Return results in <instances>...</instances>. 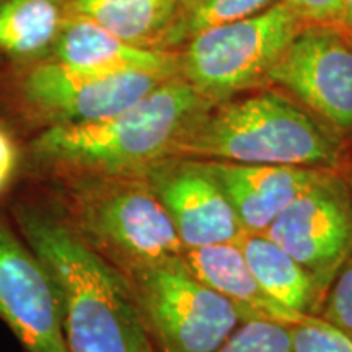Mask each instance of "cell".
Segmentation results:
<instances>
[{
	"label": "cell",
	"instance_id": "obj_19",
	"mask_svg": "<svg viewBox=\"0 0 352 352\" xmlns=\"http://www.w3.org/2000/svg\"><path fill=\"white\" fill-rule=\"evenodd\" d=\"M217 352H294L289 324L243 320Z\"/></svg>",
	"mask_w": 352,
	"mask_h": 352
},
{
	"label": "cell",
	"instance_id": "obj_25",
	"mask_svg": "<svg viewBox=\"0 0 352 352\" xmlns=\"http://www.w3.org/2000/svg\"><path fill=\"white\" fill-rule=\"evenodd\" d=\"M344 175L347 178V182H349V186H351V191H352V155L349 153V158H347V164L344 166Z\"/></svg>",
	"mask_w": 352,
	"mask_h": 352
},
{
	"label": "cell",
	"instance_id": "obj_3",
	"mask_svg": "<svg viewBox=\"0 0 352 352\" xmlns=\"http://www.w3.org/2000/svg\"><path fill=\"white\" fill-rule=\"evenodd\" d=\"M290 95L259 90L212 104L176 155L252 165L344 170L349 147Z\"/></svg>",
	"mask_w": 352,
	"mask_h": 352
},
{
	"label": "cell",
	"instance_id": "obj_16",
	"mask_svg": "<svg viewBox=\"0 0 352 352\" xmlns=\"http://www.w3.org/2000/svg\"><path fill=\"white\" fill-rule=\"evenodd\" d=\"M182 0H69V12L135 46L165 50Z\"/></svg>",
	"mask_w": 352,
	"mask_h": 352
},
{
	"label": "cell",
	"instance_id": "obj_27",
	"mask_svg": "<svg viewBox=\"0 0 352 352\" xmlns=\"http://www.w3.org/2000/svg\"><path fill=\"white\" fill-rule=\"evenodd\" d=\"M186 2H189V0H182V3H183V6H184V3H186Z\"/></svg>",
	"mask_w": 352,
	"mask_h": 352
},
{
	"label": "cell",
	"instance_id": "obj_20",
	"mask_svg": "<svg viewBox=\"0 0 352 352\" xmlns=\"http://www.w3.org/2000/svg\"><path fill=\"white\" fill-rule=\"evenodd\" d=\"M294 352H352V338L318 315L290 327Z\"/></svg>",
	"mask_w": 352,
	"mask_h": 352
},
{
	"label": "cell",
	"instance_id": "obj_22",
	"mask_svg": "<svg viewBox=\"0 0 352 352\" xmlns=\"http://www.w3.org/2000/svg\"><path fill=\"white\" fill-rule=\"evenodd\" d=\"M307 25L338 26L341 0H283Z\"/></svg>",
	"mask_w": 352,
	"mask_h": 352
},
{
	"label": "cell",
	"instance_id": "obj_17",
	"mask_svg": "<svg viewBox=\"0 0 352 352\" xmlns=\"http://www.w3.org/2000/svg\"><path fill=\"white\" fill-rule=\"evenodd\" d=\"M69 13V0H0V52L19 60L46 59Z\"/></svg>",
	"mask_w": 352,
	"mask_h": 352
},
{
	"label": "cell",
	"instance_id": "obj_11",
	"mask_svg": "<svg viewBox=\"0 0 352 352\" xmlns=\"http://www.w3.org/2000/svg\"><path fill=\"white\" fill-rule=\"evenodd\" d=\"M184 250L239 241L245 235L227 196L197 158L175 155L144 175Z\"/></svg>",
	"mask_w": 352,
	"mask_h": 352
},
{
	"label": "cell",
	"instance_id": "obj_18",
	"mask_svg": "<svg viewBox=\"0 0 352 352\" xmlns=\"http://www.w3.org/2000/svg\"><path fill=\"white\" fill-rule=\"evenodd\" d=\"M279 0H189L182 6L171 26L165 50L178 52L183 44L202 30L258 15Z\"/></svg>",
	"mask_w": 352,
	"mask_h": 352
},
{
	"label": "cell",
	"instance_id": "obj_4",
	"mask_svg": "<svg viewBox=\"0 0 352 352\" xmlns=\"http://www.w3.org/2000/svg\"><path fill=\"white\" fill-rule=\"evenodd\" d=\"M44 182L54 192L60 217L124 276L184 254L144 176L74 175Z\"/></svg>",
	"mask_w": 352,
	"mask_h": 352
},
{
	"label": "cell",
	"instance_id": "obj_26",
	"mask_svg": "<svg viewBox=\"0 0 352 352\" xmlns=\"http://www.w3.org/2000/svg\"><path fill=\"white\" fill-rule=\"evenodd\" d=\"M340 28H341V26H340ZM341 30H342V32H344L346 36L352 41V26H347V28H341Z\"/></svg>",
	"mask_w": 352,
	"mask_h": 352
},
{
	"label": "cell",
	"instance_id": "obj_15",
	"mask_svg": "<svg viewBox=\"0 0 352 352\" xmlns=\"http://www.w3.org/2000/svg\"><path fill=\"white\" fill-rule=\"evenodd\" d=\"M239 245L248 267L267 296L300 318L318 315L323 292L284 248L266 233H245Z\"/></svg>",
	"mask_w": 352,
	"mask_h": 352
},
{
	"label": "cell",
	"instance_id": "obj_23",
	"mask_svg": "<svg viewBox=\"0 0 352 352\" xmlns=\"http://www.w3.org/2000/svg\"><path fill=\"white\" fill-rule=\"evenodd\" d=\"M21 152L15 138L7 127L0 126V196L10 188L19 173Z\"/></svg>",
	"mask_w": 352,
	"mask_h": 352
},
{
	"label": "cell",
	"instance_id": "obj_12",
	"mask_svg": "<svg viewBox=\"0 0 352 352\" xmlns=\"http://www.w3.org/2000/svg\"><path fill=\"white\" fill-rule=\"evenodd\" d=\"M201 162L227 196L245 233L266 232L296 197L324 171L302 166Z\"/></svg>",
	"mask_w": 352,
	"mask_h": 352
},
{
	"label": "cell",
	"instance_id": "obj_10",
	"mask_svg": "<svg viewBox=\"0 0 352 352\" xmlns=\"http://www.w3.org/2000/svg\"><path fill=\"white\" fill-rule=\"evenodd\" d=\"M0 318L26 352L65 351L54 283L36 253L0 220Z\"/></svg>",
	"mask_w": 352,
	"mask_h": 352
},
{
	"label": "cell",
	"instance_id": "obj_2",
	"mask_svg": "<svg viewBox=\"0 0 352 352\" xmlns=\"http://www.w3.org/2000/svg\"><path fill=\"white\" fill-rule=\"evenodd\" d=\"M182 76L104 120L44 127L26 155L41 179L74 175L144 176L176 148L212 107Z\"/></svg>",
	"mask_w": 352,
	"mask_h": 352
},
{
	"label": "cell",
	"instance_id": "obj_5",
	"mask_svg": "<svg viewBox=\"0 0 352 352\" xmlns=\"http://www.w3.org/2000/svg\"><path fill=\"white\" fill-rule=\"evenodd\" d=\"M303 26L279 0L258 15L202 30L178 51L179 76L214 104L258 90Z\"/></svg>",
	"mask_w": 352,
	"mask_h": 352
},
{
	"label": "cell",
	"instance_id": "obj_14",
	"mask_svg": "<svg viewBox=\"0 0 352 352\" xmlns=\"http://www.w3.org/2000/svg\"><path fill=\"white\" fill-rule=\"evenodd\" d=\"M184 263L197 279L232 303L243 320H267L289 324L300 316L266 294L241 253L239 241L184 250Z\"/></svg>",
	"mask_w": 352,
	"mask_h": 352
},
{
	"label": "cell",
	"instance_id": "obj_6",
	"mask_svg": "<svg viewBox=\"0 0 352 352\" xmlns=\"http://www.w3.org/2000/svg\"><path fill=\"white\" fill-rule=\"evenodd\" d=\"M126 277L157 352H217L243 321L230 302L192 274L183 256Z\"/></svg>",
	"mask_w": 352,
	"mask_h": 352
},
{
	"label": "cell",
	"instance_id": "obj_7",
	"mask_svg": "<svg viewBox=\"0 0 352 352\" xmlns=\"http://www.w3.org/2000/svg\"><path fill=\"white\" fill-rule=\"evenodd\" d=\"M173 77L153 74H100L46 59L21 70L13 83L19 109L38 126L82 124L132 107Z\"/></svg>",
	"mask_w": 352,
	"mask_h": 352
},
{
	"label": "cell",
	"instance_id": "obj_9",
	"mask_svg": "<svg viewBox=\"0 0 352 352\" xmlns=\"http://www.w3.org/2000/svg\"><path fill=\"white\" fill-rule=\"evenodd\" d=\"M267 85L283 88L352 144V41L340 26H303L271 70Z\"/></svg>",
	"mask_w": 352,
	"mask_h": 352
},
{
	"label": "cell",
	"instance_id": "obj_13",
	"mask_svg": "<svg viewBox=\"0 0 352 352\" xmlns=\"http://www.w3.org/2000/svg\"><path fill=\"white\" fill-rule=\"evenodd\" d=\"M50 57L90 72L179 76L178 52L135 46L74 13H69Z\"/></svg>",
	"mask_w": 352,
	"mask_h": 352
},
{
	"label": "cell",
	"instance_id": "obj_1",
	"mask_svg": "<svg viewBox=\"0 0 352 352\" xmlns=\"http://www.w3.org/2000/svg\"><path fill=\"white\" fill-rule=\"evenodd\" d=\"M20 235L52 283L67 352H157L122 272L60 217L34 202L15 208Z\"/></svg>",
	"mask_w": 352,
	"mask_h": 352
},
{
	"label": "cell",
	"instance_id": "obj_24",
	"mask_svg": "<svg viewBox=\"0 0 352 352\" xmlns=\"http://www.w3.org/2000/svg\"><path fill=\"white\" fill-rule=\"evenodd\" d=\"M338 26L341 28L352 26V0H341V15Z\"/></svg>",
	"mask_w": 352,
	"mask_h": 352
},
{
	"label": "cell",
	"instance_id": "obj_8",
	"mask_svg": "<svg viewBox=\"0 0 352 352\" xmlns=\"http://www.w3.org/2000/svg\"><path fill=\"white\" fill-rule=\"evenodd\" d=\"M327 294L352 253V191L344 170H324L266 232Z\"/></svg>",
	"mask_w": 352,
	"mask_h": 352
},
{
	"label": "cell",
	"instance_id": "obj_21",
	"mask_svg": "<svg viewBox=\"0 0 352 352\" xmlns=\"http://www.w3.org/2000/svg\"><path fill=\"white\" fill-rule=\"evenodd\" d=\"M318 316L352 338V253L341 264L329 284Z\"/></svg>",
	"mask_w": 352,
	"mask_h": 352
}]
</instances>
